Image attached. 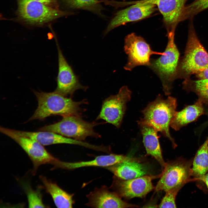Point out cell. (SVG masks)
Returning <instances> with one entry per match:
<instances>
[{"label":"cell","mask_w":208,"mask_h":208,"mask_svg":"<svg viewBox=\"0 0 208 208\" xmlns=\"http://www.w3.org/2000/svg\"><path fill=\"white\" fill-rule=\"evenodd\" d=\"M34 93L37 98L38 106L28 121L43 120L53 115L63 117L81 116L83 111L81 105L88 103L86 99L75 101L71 98L67 97L55 91L47 92L34 90Z\"/></svg>","instance_id":"1"},{"label":"cell","mask_w":208,"mask_h":208,"mask_svg":"<svg viewBox=\"0 0 208 208\" xmlns=\"http://www.w3.org/2000/svg\"><path fill=\"white\" fill-rule=\"evenodd\" d=\"M177 106L175 98L169 96L164 99L161 95L159 94L142 111V116L138 123L153 127L168 139L175 148L177 145L170 135L169 126L176 112Z\"/></svg>","instance_id":"2"},{"label":"cell","mask_w":208,"mask_h":208,"mask_svg":"<svg viewBox=\"0 0 208 208\" xmlns=\"http://www.w3.org/2000/svg\"><path fill=\"white\" fill-rule=\"evenodd\" d=\"M175 32H167L168 42L164 54L157 58L151 59L148 67L159 78L166 96L171 93L172 82L176 74L179 56L174 42Z\"/></svg>","instance_id":"3"},{"label":"cell","mask_w":208,"mask_h":208,"mask_svg":"<svg viewBox=\"0 0 208 208\" xmlns=\"http://www.w3.org/2000/svg\"><path fill=\"white\" fill-rule=\"evenodd\" d=\"M102 123L87 122L83 120L81 116H70L63 117L60 121L45 126L38 130L51 131L67 137L84 141L88 137L96 138H101V135L95 131L94 128Z\"/></svg>","instance_id":"4"},{"label":"cell","mask_w":208,"mask_h":208,"mask_svg":"<svg viewBox=\"0 0 208 208\" xmlns=\"http://www.w3.org/2000/svg\"><path fill=\"white\" fill-rule=\"evenodd\" d=\"M18 14L21 19L32 25L49 22L73 12L61 10L35 0H17Z\"/></svg>","instance_id":"5"},{"label":"cell","mask_w":208,"mask_h":208,"mask_svg":"<svg viewBox=\"0 0 208 208\" xmlns=\"http://www.w3.org/2000/svg\"><path fill=\"white\" fill-rule=\"evenodd\" d=\"M188 32L185 55L181 68L187 74H196L208 67V53L197 36L192 19L188 26Z\"/></svg>","instance_id":"6"},{"label":"cell","mask_w":208,"mask_h":208,"mask_svg":"<svg viewBox=\"0 0 208 208\" xmlns=\"http://www.w3.org/2000/svg\"><path fill=\"white\" fill-rule=\"evenodd\" d=\"M191 162L182 158L168 161L161 174L159 180L155 187L157 192H165L177 187H182L190 181L192 175Z\"/></svg>","instance_id":"7"},{"label":"cell","mask_w":208,"mask_h":208,"mask_svg":"<svg viewBox=\"0 0 208 208\" xmlns=\"http://www.w3.org/2000/svg\"><path fill=\"white\" fill-rule=\"evenodd\" d=\"M124 51L127 55L125 70L131 71L140 66L148 67L150 65L151 56L153 54L161 55L164 53L153 51L150 45L141 36L133 33L127 35L125 39Z\"/></svg>","instance_id":"8"},{"label":"cell","mask_w":208,"mask_h":208,"mask_svg":"<svg viewBox=\"0 0 208 208\" xmlns=\"http://www.w3.org/2000/svg\"><path fill=\"white\" fill-rule=\"evenodd\" d=\"M131 94L128 87L124 86L120 88L118 94L106 98L103 101L101 111L96 120H103L118 128H120Z\"/></svg>","instance_id":"9"},{"label":"cell","mask_w":208,"mask_h":208,"mask_svg":"<svg viewBox=\"0 0 208 208\" xmlns=\"http://www.w3.org/2000/svg\"><path fill=\"white\" fill-rule=\"evenodd\" d=\"M1 132L13 139L27 153L32 162L33 174H35L40 165L47 164L54 166L58 159L49 153L42 145L35 140L14 133L12 129L1 127Z\"/></svg>","instance_id":"10"},{"label":"cell","mask_w":208,"mask_h":208,"mask_svg":"<svg viewBox=\"0 0 208 208\" xmlns=\"http://www.w3.org/2000/svg\"><path fill=\"white\" fill-rule=\"evenodd\" d=\"M119 4L120 6L132 5L118 11L115 14L104 31V36L120 26L147 18L156 10V6L150 3L132 1L119 2Z\"/></svg>","instance_id":"11"},{"label":"cell","mask_w":208,"mask_h":208,"mask_svg":"<svg viewBox=\"0 0 208 208\" xmlns=\"http://www.w3.org/2000/svg\"><path fill=\"white\" fill-rule=\"evenodd\" d=\"M155 178L146 175L124 180L114 176L110 188L121 198L127 199L135 197L143 198L155 188L152 182V179Z\"/></svg>","instance_id":"12"},{"label":"cell","mask_w":208,"mask_h":208,"mask_svg":"<svg viewBox=\"0 0 208 208\" xmlns=\"http://www.w3.org/2000/svg\"><path fill=\"white\" fill-rule=\"evenodd\" d=\"M56 42L58 54V71L57 86L54 91L65 96L72 97L77 90L86 91L88 87L83 86L80 83L78 77L66 60L57 40Z\"/></svg>","instance_id":"13"},{"label":"cell","mask_w":208,"mask_h":208,"mask_svg":"<svg viewBox=\"0 0 208 208\" xmlns=\"http://www.w3.org/2000/svg\"><path fill=\"white\" fill-rule=\"evenodd\" d=\"M188 0H141L136 2L148 3L155 5L161 14L167 32L175 31L181 22L182 15Z\"/></svg>","instance_id":"14"},{"label":"cell","mask_w":208,"mask_h":208,"mask_svg":"<svg viewBox=\"0 0 208 208\" xmlns=\"http://www.w3.org/2000/svg\"><path fill=\"white\" fill-rule=\"evenodd\" d=\"M88 202L86 205L93 208H129L137 207L136 205L122 200L115 192H111L108 187L103 185L95 187L94 190L86 196Z\"/></svg>","instance_id":"15"},{"label":"cell","mask_w":208,"mask_h":208,"mask_svg":"<svg viewBox=\"0 0 208 208\" xmlns=\"http://www.w3.org/2000/svg\"><path fill=\"white\" fill-rule=\"evenodd\" d=\"M138 158L131 157L122 155L110 154L96 157L94 159L88 161L76 162L58 161L56 168L73 170L82 167H106L125 161H137Z\"/></svg>","instance_id":"16"},{"label":"cell","mask_w":208,"mask_h":208,"mask_svg":"<svg viewBox=\"0 0 208 208\" xmlns=\"http://www.w3.org/2000/svg\"><path fill=\"white\" fill-rule=\"evenodd\" d=\"M15 133L29 137L43 146L65 144L76 145L92 149L94 145L88 142L67 137L58 133L47 131L31 132L12 129Z\"/></svg>","instance_id":"17"},{"label":"cell","mask_w":208,"mask_h":208,"mask_svg":"<svg viewBox=\"0 0 208 208\" xmlns=\"http://www.w3.org/2000/svg\"><path fill=\"white\" fill-rule=\"evenodd\" d=\"M143 137V142L147 154L154 157L163 170L166 162L162 156L157 131L153 127L138 123Z\"/></svg>","instance_id":"18"},{"label":"cell","mask_w":208,"mask_h":208,"mask_svg":"<svg viewBox=\"0 0 208 208\" xmlns=\"http://www.w3.org/2000/svg\"><path fill=\"white\" fill-rule=\"evenodd\" d=\"M116 177L128 180L147 175V166L140 162L125 161L105 167Z\"/></svg>","instance_id":"19"},{"label":"cell","mask_w":208,"mask_h":208,"mask_svg":"<svg viewBox=\"0 0 208 208\" xmlns=\"http://www.w3.org/2000/svg\"><path fill=\"white\" fill-rule=\"evenodd\" d=\"M203 103L198 99L193 105L186 107L180 112H176L170 126L177 131L196 120L204 113Z\"/></svg>","instance_id":"20"},{"label":"cell","mask_w":208,"mask_h":208,"mask_svg":"<svg viewBox=\"0 0 208 208\" xmlns=\"http://www.w3.org/2000/svg\"><path fill=\"white\" fill-rule=\"evenodd\" d=\"M40 178L46 192L51 195L57 207H73L75 202L73 198L74 194L68 193L56 183L48 179L44 176H40Z\"/></svg>","instance_id":"21"},{"label":"cell","mask_w":208,"mask_h":208,"mask_svg":"<svg viewBox=\"0 0 208 208\" xmlns=\"http://www.w3.org/2000/svg\"><path fill=\"white\" fill-rule=\"evenodd\" d=\"M208 138L197 151L193 162L192 175L198 179L208 171Z\"/></svg>","instance_id":"22"},{"label":"cell","mask_w":208,"mask_h":208,"mask_svg":"<svg viewBox=\"0 0 208 208\" xmlns=\"http://www.w3.org/2000/svg\"><path fill=\"white\" fill-rule=\"evenodd\" d=\"M68 8L87 10L103 16V8L99 0H62Z\"/></svg>","instance_id":"23"},{"label":"cell","mask_w":208,"mask_h":208,"mask_svg":"<svg viewBox=\"0 0 208 208\" xmlns=\"http://www.w3.org/2000/svg\"><path fill=\"white\" fill-rule=\"evenodd\" d=\"M208 8V0H194L185 5L183 12L181 21L192 19L200 12Z\"/></svg>","instance_id":"24"},{"label":"cell","mask_w":208,"mask_h":208,"mask_svg":"<svg viewBox=\"0 0 208 208\" xmlns=\"http://www.w3.org/2000/svg\"><path fill=\"white\" fill-rule=\"evenodd\" d=\"M22 187L27 198L29 207L44 208L45 205L43 203L42 194L39 190L33 189L27 183H23Z\"/></svg>","instance_id":"25"},{"label":"cell","mask_w":208,"mask_h":208,"mask_svg":"<svg viewBox=\"0 0 208 208\" xmlns=\"http://www.w3.org/2000/svg\"><path fill=\"white\" fill-rule=\"evenodd\" d=\"M181 187H175L165 192L166 194L162 198L160 204L158 205L159 208H176V196Z\"/></svg>","instance_id":"26"},{"label":"cell","mask_w":208,"mask_h":208,"mask_svg":"<svg viewBox=\"0 0 208 208\" xmlns=\"http://www.w3.org/2000/svg\"><path fill=\"white\" fill-rule=\"evenodd\" d=\"M194 82L195 91L199 96V99L208 104V79H200Z\"/></svg>","instance_id":"27"},{"label":"cell","mask_w":208,"mask_h":208,"mask_svg":"<svg viewBox=\"0 0 208 208\" xmlns=\"http://www.w3.org/2000/svg\"><path fill=\"white\" fill-rule=\"evenodd\" d=\"M45 5L55 8H58L57 0H35Z\"/></svg>","instance_id":"28"},{"label":"cell","mask_w":208,"mask_h":208,"mask_svg":"<svg viewBox=\"0 0 208 208\" xmlns=\"http://www.w3.org/2000/svg\"><path fill=\"white\" fill-rule=\"evenodd\" d=\"M196 76L199 79H208V67L203 71L196 74Z\"/></svg>","instance_id":"29"},{"label":"cell","mask_w":208,"mask_h":208,"mask_svg":"<svg viewBox=\"0 0 208 208\" xmlns=\"http://www.w3.org/2000/svg\"><path fill=\"white\" fill-rule=\"evenodd\" d=\"M198 179L201 180L204 182L208 188V173L205 174L203 177L199 178Z\"/></svg>","instance_id":"30"},{"label":"cell","mask_w":208,"mask_h":208,"mask_svg":"<svg viewBox=\"0 0 208 208\" xmlns=\"http://www.w3.org/2000/svg\"></svg>","instance_id":"31"}]
</instances>
